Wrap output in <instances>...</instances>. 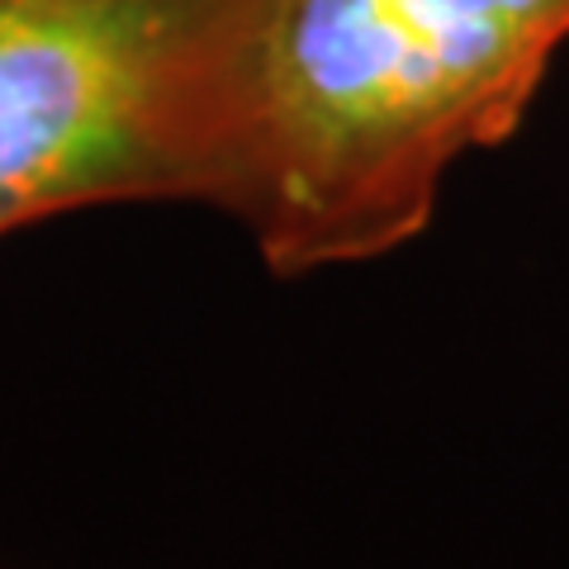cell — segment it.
<instances>
[{
  "instance_id": "7a4b0ae2",
  "label": "cell",
  "mask_w": 569,
  "mask_h": 569,
  "mask_svg": "<svg viewBox=\"0 0 569 569\" xmlns=\"http://www.w3.org/2000/svg\"><path fill=\"white\" fill-rule=\"evenodd\" d=\"M223 186L219 0H0V233Z\"/></svg>"
},
{
  "instance_id": "6da1fadb",
  "label": "cell",
  "mask_w": 569,
  "mask_h": 569,
  "mask_svg": "<svg viewBox=\"0 0 569 569\" xmlns=\"http://www.w3.org/2000/svg\"><path fill=\"white\" fill-rule=\"evenodd\" d=\"M565 39L569 0H219V209L276 276L399 252L460 157L518 133Z\"/></svg>"
}]
</instances>
